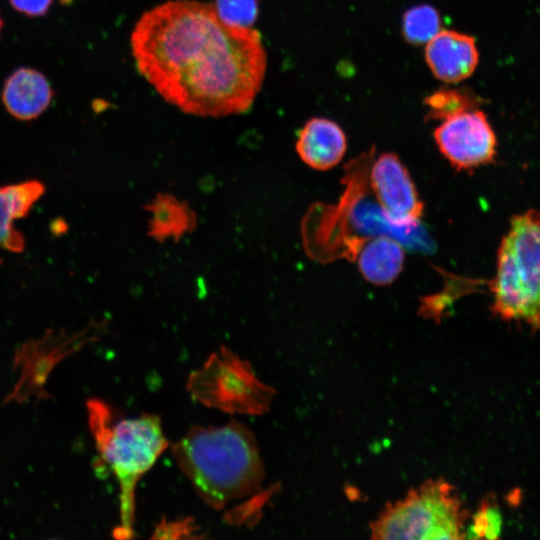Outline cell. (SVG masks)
<instances>
[{
  "mask_svg": "<svg viewBox=\"0 0 540 540\" xmlns=\"http://www.w3.org/2000/svg\"><path fill=\"white\" fill-rule=\"evenodd\" d=\"M434 139L441 154L457 170H473L492 163L496 156L495 132L479 107L442 120Z\"/></svg>",
  "mask_w": 540,
  "mask_h": 540,
  "instance_id": "52a82bcc",
  "label": "cell"
},
{
  "mask_svg": "<svg viewBox=\"0 0 540 540\" xmlns=\"http://www.w3.org/2000/svg\"><path fill=\"white\" fill-rule=\"evenodd\" d=\"M502 528V516L499 505L493 494L486 495L480 502L476 513L472 516L471 532L468 538L497 539Z\"/></svg>",
  "mask_w": 540,
  "mask_h": 540,
  "instance_id": "e0dca14e",
  "label": "cell"
},
{
  "mask_svg": "<svg viewBox=\"0 0 540 540\" xmlns=\"http://www.w3.org/2000/svg\"><path fill=\"white\" fill-rule=\"evenodd\" d=\"M17 12L28 17H41L45 15L54 0H8Z\"/></svg>",
  "mask_w": 540,
  "mask_h": 540,
  "instance_id": "d6986e66",
  "label": "cell"
},
{
  "mask_svg": "<svg viewBox=\"0 0 540 540\" xmlns=\"http://www.w3.org/2000/svg\"><path fill=\"white\" fill-rule=\"evenodd\" d=\"M440 31V14L430 5L412 7L403 16L402 34L409 44H427Z\"/></svg>",
  "mask_w": 540,
  "mask_h": 540,
  "instance_id": "9a60e30c",
  "label": "cell"
},
{
  "mask_svg": "<svg viewBox=\"0 0 540 540\" xmlns=\"http://www.w3.org/2000/svg\"><path fill=\"white\" fill-rule=\"evenodd\" d=\"M469 511L456 488L443 478L428 479L396 502L387 503L370 523L371 538L448 539L466 538Z\"/></svg>",
  "mask_w": 540,
  "mask_h": 540,
  "instance_id": "5b68a950",
  "label": "cell"
},
{
  "mask_svg": "<svg viewBox=\"0 0 540 540\" xmlns=\"http://www.w3.org/2000/svg\"><path fill=\"white\" fill-rule=\"evenodd\" d=\"M370 185L386 219L394 226H419L423 202L405 165L394 153L381 154L370 168Z\"/></svg>",
  "mask_w": 540,
  "mask_h": 540,
  "instance_id": "ba28073f",
  "label": "cell"
},
{
  "mask_svg": "<svg viewBox=\"0 0 540 540\" xmlns=\"http://www.w3.org/2000/svg\"><path fill=\"white\" fill-rule=\"evenodd\" d=\"M489 289L495 316L540 331V211L512 216L497 251Z\"/></svg>",
  "mask_w": 540,
  "mask_h": 540,
  "instance_id": "277c9868",
  "label": "cell"
},
{
  "mask_svg": "<svg viewBox=\"0 0 540 540\" xmlns=\"http://www.w3.org/2000/svg\"><path fill=\"white\" fill-rule=\"evenodd\" d=\"M2 28H3V19L0 15V34H1V31H2Z\"/></svg>",
  "mask_w": 540,
  "mask_h": 540,
  "instance_id": "ffe728a7",
  "label": "cell"
},
{
  "mask_svg": "<svg viewBox=\"0 0 540 540\" xmlns=\"http://www.w3.org/2000/svg\"><path fill=\"white\" fill-rule=\"evenodd\" d=\"M347 140L341 127L332 120L311 118L299 131L296 151L300 159L316 170H328L343 158Z\"/></svg>",
  "mask_w": 540,
  "mask_h": 540,
  "instance_id": "8fae6325",
  "label": "cell"
},
{
  "mask_svg": "<svg viewBox=\"0 0 540 540\" xmlns=\"http://www.w3.org/2000/svg\"><path fill=\"white\" fill-rule=\"evenodd\" d=\"M44 192L45 186L38 180L0 186V250L23 251L25 238L14 222L26 217Z\"/></svg>",
  "mask_w": 540,
  "mask_h": 540,
  "instance_id": "7c38bea8",
  "label": "cell"
},
{
  "mask_svg": "<svg viewBox=\"0 0 540 540\" xmlns=\"http://www.w3.org/2000/svg\"><path fill=\"white\" fill-rule=\"evenodd\" d=\"M479 100L472 91L466 89L442 88L425 98L424 103L428 107V116L442 121L462 111L479 107Z\"/></svg>",
  "mask_w": 540,
  "mask_h": 540,
  "instance_id": "2e32d148",
  "label": "cell"
},
{
  "mask_svg": "<svg viewBox=\"0 0 540 540\" xmlns=\"http://www.w3.org/2000/svg\"><path fill=\"white\" fill-rule=\"evenodd\" d=\"M63 3L71 2V0H62Z\"/></svg>",
  "mask_w": 540,
  "mask_h": 540,
  "instance_id": "44dd1931",
  "label": "cell"
},
{
  "mask_svg": "<svg viewBox=\"0 0 540 540\" xmlns=\"http://www.w3.org/2000/svg\"><path fill=\"white\" fill-rule=\"evenodd\" d=\"M88 410L97 450L120 488V524L114 536L132 538L136 486L168 446L161 420L153 414L116 419L110 407L98 400L90 401Z\"/></svg>",
  "mask_w": 540,
  "mask_h": 540,
  "instance_id": "3957f363",
  "label": "cell"
},
{
  "mask_svg": "<svg viewBox=\"0 0 540 540\" xmlns=\"http://www.w3.org/2000/svg\"><path fill=\"white\" fill-rule=\"evenodd\" d=\"M186 388L207 407L246 415L269 411L276 393L257 377L248 361L225 346L190 373Z\"/></svg>",
  "mask_w": 540,
  "mask_h": 540,
  "instance_id": "8992f818",
  "label": "cell"
},
{
  "mask_svg": "<svg viewBox=\"0 0 540 540\" xmlns=\"http://www.w3.org/2000/svg\"><path fill=\"white\" fill-rule=\"evenodd\" d=\"M53 95L54 90L42 72L20 67L6 78L1 100L11 116L21 121H31L49 107Z\"/></svg>",
  "mask_w": 540,
  "mask_h": 540,
  "instance_id": "30bf717a",
  "label": "cell"
},
{
  "mask_svg": "<svg viewBox=\"0 0 540 540\" xmlns=\"http://www.w3.org/2000/svg\"><path fill=\"white\" fill-rule=\"evenodd\" d=\"M138 72L168 103L200 117L248 111L267 54L260 33L226 24L213 5L169 0L145 11L130 36Z\"/></svg>",
  "mask_w": 540,
  "mask_h": 540,
  "instance_id": "6da1fadb",
  "label": "cell"
},
{
  "mask_svg": "<svg viewBox=\"0 0 540 540\" xmlns=\"http://www.w3.org/2000/svg\"><path fill=\"white\" fill-rule=\"evenodd\" d=\"M425 59L437 79L458 83L473 74L479 53L474 37L454 30H441L426 44Z\"/></svg>",
  "mask_w": 540,
  "mask_h": 540,
  "instance_id": "9c48e42d",
  "label": "cell"
},
{
  "mask_svg": "<svg viewBox=\"0 0 540 540\" xmlns=\"http://www.w3.org/2000/svg\"><path fill=\"white\" fill-rule=\"evenodd\" d=\"M214 8L226 24L250 28L258 16V0H215Z\"/></svg>",
  "mask_w": 540,
  "mask_h": 540,
  "instance_id": "ac0fdd59",
  "label": "cell"
},
{
  "mask_svg": "<svg viewBox=\"0 0 540 540\" xmlns=\"http://www.w3.org/2000/svg\"><path fill=\"white\" fill-rule=\"evenodd\" d=\"M354 256L361 275L378 286L391 284L402 271L405 259L401 242L388 235L365 239Z\"/></svg>",
  "mask_w": 540,
  "mask_h": 540,
  "instance_id": "4fadbf2b",
  "label": "cell"
},
{
  "mask_svg": "<svg viewBox=\"0 0 540 540\" xmlns=\"http://www.w3.org/2000/svg\"><path fill=\"white\" fill-rule=\"evenodd\" d=\"M172 454L202 501L216 510L260 490L265 477L253 432L235 420L191 428Z\"/></svg>",
  "mask_w": 540,
  "mask_h": 540,
  "instance_id": "7a4b0ae2",
  "label": "cell"
},
{
  "mask_svg": "<svg viewBox=\"0 0 540 540\" xmlns=\"http://www.w3.org/2000/svg\"><path fill=\"white\" fill-rule=\"evenodd\" d=\"M144 208L150 214L148 235L158 242L178 241L196 228L195 212L172 194L159 193Z\"/></svg>",
  "mask_w": 540,
  "mask_h": 540,
  "instance_id": "5bb4252c",
  "label": "cell"
}]
</instances>
